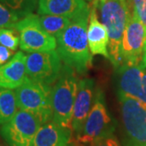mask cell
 Listing matches in <instances>:
<instances>
[{
  "mask_svg": "<svg viewBox=\"0 0 146 146\" xmlns=\"http://www.w3.org/2000/svg\"><path fill=\"white\" fill-rule=\"evenodd\" d=\"M50 86L28 77L24 84L16 89L17 107L37 115L43 124L50 122L52 120Z\"/></svg>",
  "mask_w": 146,
  "mask_h": 146,
  "instance_id": "cell-4",
  "label": "cell"
},
{
  "mask_svg": "<svg viewBox=\"0 0 146 146\" xmlns=\"http://www.w3.org/2000/svg\"><path fill=\"white\" fill-rule=\"evenodd\" d=\"M142 63L146 68V42L145 46V50H144V54H143V58H142Z\"/></svg>",
  "mask_w": 146,
  "mask_h": 146,
  "instance_id": "cell-25",
  "label": "cell"
},
{
  "mask_svg": "<svg viewBox=\"0 0 146 146\" xmlns=\"http://www.w3.org/2000/svg\"><path fill=\"white\" fill-rule=\"evenodd\" d=\"M78 82L76 72L64 64L51 89L52 121L72 131L73 108L78 90Z\"/></svg>",
  "mask_w": 146,
  "mask_h": 146,
  "instance_id": "cell-3",
  "label": "cell"
},
{
  "mask_svg": "<svg viewBox=\"0 0 146 146\" xmlns=\"http://www.w3.org/2000/svg\"><path fill=\"white\" fill-rule=\"evenodd\" d=\"M95 81L92 78H84L78 82V90L74 104L72 127V131L79 136L92 109L96 94Z\"/></svg>",
  "mask_w": 146,
  "mask_h": 146,
  "instance_id": "cell-11",
  "label": "cell"
},
{
  "mask_svg": "<svg viewBox=\"0 0 146 146\" xmlns=\"http://www.w3.org/2000/svg\"><path fill=\"white\" fill-rule=\"evenodd\" d=\"M145 42V25L132 13L127 22L121 43V65H136L141 63Z\"/></svg>",
  "mask_w": 146,
  "mask_h": 146,
  "instance_id": "cell-9",
  "label": "cell"
},
{
  "mask_svg": "<svg viewBox=\"0 0 146 146\" xmlns=\"http://www.w3.org/2000/svg\"><path fill=\"white\" fill-rule=\"evenodd\" d=\"M37 5L40 15H54L70 19L90 10L85 0H38Z\"/></svg>",
  "mask_w": 146,
  "mask_h": 146,
  "instance_id": "cell-15",
  "label": "cell"
},
{
  "mask_svg": "<svg viewBox=\"0 0 146 146\" xmlns=\"http://www.w3.org/2000/svg\"><path fill=\"white\" fill-rule=\"evenodd\" d=\"M20 35V46L28 53L46 52L54 50L57 41L43 29L39 16L33 13L21 18L15 26Z\"/></svg>",
  "mask_w": 146,
  "mask_h": 146,
  "instance_id": "cell-7",
  "label": "cell"
},
{
  "mask_svg": "<svg viewBox=\"0 0 146 146\" xmlns=\"http://www.w3.org/2000/svg\"><path fill=\"white\" fill-rule=\"evenodd\" d=\"M21 17L0 3V29H15Z\"/></svg>",
  "mask_w": 146,
  "mask_h": 146,
  "instance_id": "cell-20",
  "label": "cell"
},
{
  "mask_svg": "<svg viewBox=\"0 0 146 146\" xmlns=\"http://www.w3.org/2000/svg\"><path fill=\"white\" fill-rule=\"evenodd\" d=\"M90 10L72 19L71 23L55 38L58 53L66 65L84 75L92 68L87 30Z\"/></svg>",
  "mask_w": 146,
  "mask_h": 146,
  "instance_id": "cell-1",
  "label": "cell"
},
{
  "mask_svg": "<svg viewBox=\"0 0 146 146\" xmlns=\"http://www.w3.org/2000/svg\"><path fill=\"white\" fill-rule=\"evenodd\" d=\"M13 56V50L0 45V67L7 63Z\"/></svg>",
  "mask_w": 146,
  "mask_h": 146,
  "instance_id": "cell-23",
  "label": "cell"
},
{
  "mask_svg": "<svg viewBox=\"0 0 146 146\" xmlns=\"http://www.w3.org/2000/svg\"><path fill=\"white\" fill-rule=\"evenodd\" d=\"M105 101L103 91L97 88L94 105L83 131L76 137L79 143L92 145L101 139L114 136L116 122L109 114Z\"/></svg>",
  "mask_w": 146,
  "mask_h": 146,
  "instance_id": "cell-5",
  "label": "cell"
},
{
  "mask_svg": "<svg viewBox=\"0 0 146 146\" xmlns=\"http://www.w3.org/2000/svg\"><path fill=\"white\" fill-rule=\"evenodd\" d=\"M0 3L18 13L21 18L33 13L36 6V0H0Z\"/></svg>",
  "mask_w": 146,
  "mask_h": 146,
  "instance_id": "cell-19",
  "label": "cell"
},
{
  "mask_svg": "<svg viewBox=\"0 0 146 146\" xmlns=\"http://www.w3.org/2000/svg\"><path fill=\"white\" fill-rule=\"evenodd\" d=\"M88 1H94V0H88Z\"/></svg>",
  "mask_w": 146,
  "mask_h": 146,
  "instance_id": "cell-26",
  "label": "cell"
},
{
  "mask_svg": "<svg viewBox=\"0 0 146 146\" xmlns=\"http://www.w3.org/2000/svg\"><path fill=\"white\" fill-rule=\"evenodd\" d=\"M118 97L124 129L123 146H146V106L131 97Z\"/></svg>",
  "mask_w": 146,
  "mask_h": 146,
  "instance_id": "cell-6",
  "label": "cell"
},
{
  "mask_svg": "<svg viewBox=\"0 0 146 146\" xmlns=\"http://www.w3.org/2000/svg\"><path fill=\"white\" fill-rule=\"evenodd\" d=\"M39 21L45 31L56 37L69 25L72 19L54 15H42L39 16Z\"/></svg>",
  "mask_w": 146,
  "mask_h": 146,
  "instance_id": "cell-18",
  "label": "cell"
},
{
  "mask_svg": "<svg viewBox=\"0 0 146 146\" xmlns=\"http://www.w3.org/2000/svg\"><path fill=\"white\" fill-rule=\"evenodd\" d=\"M91 146H120L115 136H110L94 142Z\"/></svg>",
  "mask_w": 146,
  "mask_h": 146,
  "instance_id": "cell-24",
  "label": "cell"
},
{
  "mask_svg": "<svg viewBox=\"0 0 146 146\" xmlns=\"http://www.w3.org/2000/svg\"><path fill=\"white\" fill-rule=\"evenodd\" d=\"M27 56L18 51L10 60L0 67V87L16 89L28 78L26 72Z\"/></svg>",
  "mask_w": 146,
  "mask_h": 146,
  "instance_id": "cell-14",
  "label": "cell"
},
{
  "mask_svg": "<svg viewBox=\"0 0 146 146\" xmlns=\"http://www.w3.org/2000/svg\"><path fill=\"white\" fill-rule=\"evenodd\" d=\"M16 93L0 87V125H3L17 112Z\"/></svg>",
  "mask_w": 146,
  "mask_h": 146,
  "instance_id": "cell-17",
  "label": "cell"
},
{
  "mask_svg": "<svg viewBox=\"0 0 146 146\" xmlns=\"http://www.w3.org/2000/svg\"><path fill=\"white\" fill-rule=\"evenodd\" d=\"M58 51L34 52L27 55L26 72L29 78L51 85L58 78L62 63Z\"/></svg>",
  "mask_w": 146,
  "mask_h": 146,
  "instance_id": "cell-10",
  "label": "cell"
},
{
  "mask_svg": "<svg viewBox=\"0 0 146 146\" xmlns=\"http://www.w3.org/2000/svg\"><path fill=\"white\" fill-rule=\"evenodd\" d=\"M146 68L141 62L136 65H121L116 69L118 95L141 99Z\"/></svg>",
  "mask_w": 146,
  "mask_h": 146,
  "instance_id": "cell-12",
  "label": "cell"
},
{
  "mask_svg": "<svg viewBox=\"0 0 146 146\" xmlns=\"http://www.w3.org/2000/svg\"><path fill=\"white\" fill-rule=\"evenodd\" d=\"M100 18L109 36L110 60L115 69L121 66L120 48L131 13L130 4L127 0H98Z\"/></svg>",
  "mask_w": 146,
  "mask_h": 146,
  "instance_id": "cell-2",
  "label": "cell"
},
{
  "mask_svg": "<svg viewBox=\"0 0 146 146\" xmlns=\"http://www.w3.org/2000/svg\"><path fill=\"white\" fill-rule=\"evenodd\" d=\"M132 13L146 27V0H131Z\"/></svg>",
  "mask_w": 146,
  "mask_h": 146,
  "instance_id": "cell-22",
  "label": "cell"
},
{
  "mask_svg": "<svg viewBox=\"0 0 146 146\" xmlns=\"http://www.w3.org/2000/svg\"><path fill=\"white\" fill-rule=\"evenodd\" d=\"M97 5L98 0H94L89 13L87 30L89 50L92 55L100 54L110 59L108 51L109 36L106 26L98 19Z\"/></svg>",
  "mask_w": 146,
  "mask_h": 146,
  "instance_id": "cell-13",
  "label": "cell"
},
{
  "mask_svg": "<svg viewBox=\"0 0 146 146\" xmlns=\"http://www.w3.org/2000/svg\"><path fill=\"white\" fill-rule=\"evenodd\" d=\"M42 125V120L37 115L20 110L2 126L0 134L8 146H32Z\"/></svg>",
  "mask_w": 146,
  "mask_h": 146,
  "instance_id": "cell-8",
  "label": "cell"
},
{
  "mask_svg": "<svg viewBox=\"0 0 146 146\" xmlns=\"http://www.w3.org/2000/svg\"><path fill=\"white\" fill-rule=\"evenodd\" d=\"M0 45L15 51L20 45V36L11 29H0Z\"/></svg>",
  "mask_w": 146,
  "mask_h": 146,
  "instance_id": "cell-21",
  "label": "cell"
},
{
  "mask_svg": "<svg viewBox=\"0 0 146 146\" xmlns=\"http://www.w3.org/2000/svg\"><path fill=\"white\" fill-rule=\"evenodd\" d=\"M72 131L53 121L48 122L37 131L32 146H68L72 141Z\"/></svg>",
  "mask_w": 146,
  "mask_h": 146,
  "instance_id": "cell-16",
  "label": "cell"
}]
</instances>
